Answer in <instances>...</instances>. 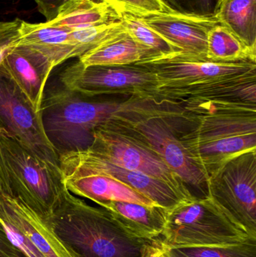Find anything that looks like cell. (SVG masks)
I'll list each match as a JSON object with an SVG mask.
<instances>
[{
	"label": "cell",
	"instance_id": "cell-1",
	"mask_svg": "<svg viewBox=\"0 0 256 257\" xmlns=\"http://www.w3.org/2000/svg\"><path fill=\"white\" fill-rule=\"evenodd\" d=\"M45 220L79 257H141L151 241L131 233L108 210L91 206L69 190Z\"/></svg>",
	"mask_w": 256,
	"mask_h": 257
},
{
	"label": "cell",
	"instance_id": "cell-2",
	"mask_svg": "<svg viewBox=\"0 0 256 257\" xmlns=\"http://www.w3.org/2000/svg\"><path fill=\"white\" fill-rule=\"evenodd\" d=\"M165 115L189 157L208 178L228 160L256 151V114L195 117L171 108Z\"/></svg>",
	"mask_w": 256,
	"mask_h": 257
},
{
	"label": "cell",
	"instance_id": "cell-3",
	"mask_svg": "<svg viewBox=\"0 0 256 257\" xmlns=\"http://www.w3.org/2000/svg\"><path fill=\"white\" fill-rule=\"evenodd\" d=\"M145 102L135 97L126 100H87L63 87L45 93L42 106L44 126L60 157L64 153L90 148L96 128Z\"/></svg>",
	"mask_w": 256,
	"mask_h": 257
},
{
	"label": "cell",
	"instance_id": "cell-4",
	"mask_svg": "<svg viewBox=\"0 0 256 257\" xmlns=\"http://www.w3.org/2000/svg\"><path fill=\"white\" fill-rule=\"evenodd\" d=\"M0 147L14 196L42 218H48L68 190L60 165L27 151L2 127Z\"/></svg>",
	"mask_w": 256,
	"mask_h": 257
},
{
	"label": "cell",
	"instance_id": "cell-5",
	"mask_svg": "<svg viewBox=\"0 0 256 257\" xmlns=\"http://www.w3.org/2000/svg\"><path fill=\"white\" fill-rule=\"evenodd\" d=\"M117 117L160 156L192 197H207L208 177L189 157L177 130L165 115L164 104L145 102Z\"/></svg>",
	"mask_w": 256,
	"mask_h": 257
},
{
	"label": "cell",
	"instance_id": "cell-6",
	"mask_svg": "<svg viewBox=\"0 0 256 257\" xmlns=\"http://www.w3.org/2000/svg\"><path fill=\"white\" fill-rule=\"evenodd\" d=\"M248 238L208 196L186 199L167 209L161 236L166 248L234 245Z\"/></svg>",
	"mask_w": 256,
	"mask_h": 257
},
{
	"label": "cell",
	"instance_id": "cell-7",
	"mask_svg": "<svg viewBox=\"0 0 256 257\" xmlns=\"http://www.w3.org/2000/svg\"><path fill=\"white\" fill-rule=\"evenodd\" d=\"M63 88L85 98L123 95L156 102L159 82L156 74L143 65L85 66L78 60L60 74Z\"/></svg>",
	"mask_w": 256,
	"mask_h": 257
},
{
	"label": "cell",
	"instance_id": "cell-8",
	"mask_svg": "<svg viewBox=\"0 0 256 257\" xmlns=\"http://www.w3.org/2000/svg\"><path fill=\"white\" fill-rule=\"evenodd\" d=\"M158 102L191 117L256 114V72L198 87L161 90Z\"/></svg>",
	"mask_w": 256,
	"mask_h": 257
},
{
	"label": "cell",
	"instance_id": "cell-9",
	"mask_svg": "<svg viewBox=\"0 0 256 257\" xmlns=\"http://www.w3.org/2000/svg\"><path fill=\"white\" fill-rule=\"evenodd\" d=\"M117 116L94 130L93 144L89 149L114 164L169 184L187 199L194 198L160 156Z\"/></svg>",
	"mask_w": 256,
	"mask_h": 257
},
{
	"label": "cell",
	"instance_id": "cell-10",
	"mask_svg": "<svg viewBox=\"0 0 256 257\" xmlns=\"http://www.w3.org/2000/svg\"><path fill=\"white\" fill-rule=\"evenodd\" d=\"M207 196L256 239V151L234 157L210 175Z\"/></svg>",
	"mask_w": 256,
	"mask_h": 257
},
{
	"label": "cell",
	"instance_id": "cell-11",
	"mask_svg": "<svg viewBox=\"0 0 256 257\" xmlns=\"http://www.w3.org/2000/svg\"><path fill=\"white\" fill-rule=\"evenodd\" d=\"M0 127L38 157L60 165L59 154L47 136L42 111H36L19 89L0 75Z\"/></svg>",
	"mask_w": 256,
	"mask_h": 257
},
{
	"label": "cell",
	"instance_id": "cell-12",
	"mask_svg": "<svg viewBox=\"0 0 256 257\" xmlns=\"http://www.w3.org/2000/svg\"><path fill=\"white\" fill-rule=\"evenodd\" d=\"M138 64L146 66L156 74L159 82V92L198 87L256 72V63L250 60L216 63L184 58L178 54Z\"/></svg>",
	"mask_w": 256,
	"mask_h": 257
},
{
	"label": "cell",
	"instance_id": "cell-13",
	"mask_svg": "<svg viewBox=\"0 0 256 257\" xmlns=\"http://www.w3.org/2000/svg\"><path fill=\"white\" fill-rule=\"evenodd\" d=\"M59 163L61 169H84L111 175L166 209L189 199L169 184L141 172L114 164L89 148L60 154Z\"/></svg>",
	"mask_w": 256,
	"mask_h": 257
},
{
	"label": "cell",
	"instance_id": "cell-14",
	"mask_svg": "<svg viewBox=\"0 0 256 257\" xmlns=\"http://www.w3.org/2000/svg\"><path fill=\"white\" fill-rule=\"evenodd\" d=\"M140 19L178 49L180 57L193 60H207V36L219 24L213 13L195 15L177 11Z\"/></svg>",
	"mask_w": 256,
	"mask_h": 257
},
{
	"label": "cell",
	"instance_id": "cell-15",
	"mask_svg": "<svg viewBox=\"0 0 256 257\" xmlns=\"http://www.w3.org/2000/svg\"><path fill=\"white\" fill-rule=\"evenodd\" d=\"M53 69L43 56L21 45L13 47L0 61V75L13 83L36 111H42Z\"/></svg>",
	"mask_w": 256,
	"mask_h": 257
},
{
	"label": "cell",
	"instance_id": "cell-16",
	"mask_svg": "<svg viewBox=\"0 0 256 257\" xmlns=\"http://www.w3.org/2000/svg\"><path fill=\"white\" fill-rule=\"evenodd\" d=\"M0 216L15 225L44 257H79L54 233L45 219L14 195L0 191Z\"/></svg>",
	"mask_w": 256,
	"mask_h": 257
},
{
	"label": "cell",
	"instance_id": "cell-17",
	"mask_svg": "<svg viewBox=\"0 0 256 257\" xmlns=\"http://www.w3.org/2000/svg\"><path fill=\"white\" fill-rule=\"evenodd\" d=\"M61 170L66 188L71 193L90 199L102 208L111 202L157 205L144 195L107 174L84 169Z\"/></svg>",
	"mask_w": 256,
	"mask_h": 257
},
{
	"label": "cell",
	"instance_id": "cell-18",
	"mask_svg": "<svg viewBox=\"0 0 256 257\" xmlns=\"http://www.w3.org/2000/svg\"><path fill=\"white\" fill-rule=\"evenodd\" d=\"M18 45L29 47L43 56L53 68L77 57L71 30L45 23L21 22Z\"/></svg>",
	"mask_w": 256,
	"mask_h": 257
},
{
	"label": "cell",
	"instance_id": "cell-19",
	"mask_svg": "<svg viewBox=\"0 0 256 257\" xmlns=\"http://www.w3.org/2000/svg\"><path fill=\"white\" fill-rule=\"evenodd\" d=\"M103 208L138 238L152 241L162 236L166 223V208L126 202H111Z\"/></svg>",
	"mask_w": 256,
	"mask_h": 257
},
{
	"label": "cell",
	"instance_id": "cell-20",
	"mask_svg": "<svg viewBox=\"0 0 256 257\" xmlns=\"http://www.w3.org/2000/svg\"><path fill=\"white\" fill-rule=\"evenodd\" d=\"M155 55L125 30L79 57L84 66H125L148 61Z\"/></svg>",
	"mask_w": 256,
	"mask_h": 257
},
{
	"label": "cell",
	"instance_id": "cell-21",
	"mask_svg": "<svg viewBox=\"0 0 256 257\" xmlns=\"http://www.w3.org/2000/svg\"><path fill=\"white\" fill-rule=\"evenodd\" d=\"M213 14L219 24L256 53V0H216Z\"/></svg>",
	"mask_w": 256,
	"mask_h": 257
},
{
	"label": "cell",
	"instance_id": "cell-22",
	"mask_svg": "<svg viewBox=\"0 0 256 257\" xmlns=\"http://www.w3.org/2000/svg\"><path fill=\"white\" fill-rule=\"evenodd\" d=\"M117 21H120L119 15L104 2L67 0L59 9L56 18L46 23L54 27L77 30Z\"/></svg>",
	"mask_w": 256,
	"mask_h": 257
},
{
	"label": "cell",
	"instance_id": "cell-23",
	"mask_svg": "<svg viewBox=\"0 0 256 257\" xmlns=\"http://www.w3.org/2000/svg\"><path fill=\"white\" fill-rule=\"evenodd\" d=\"M207 60L216 63H234L250 60L256 63V53L252 52L226 27L215 26L207 36Z\"/></svg>",
	"mask_w": 256,
	"mask_h": 257
},
{
	"label": "cell",
	"instance_id": "cell-24",
	"mask_svg": "<svg viewBox=\"0 0 256 257\" xmlns=\"http://www.w3.org/2000/svg\"><path fill=\"white\" fill-rule=\"evenodd\" d=\"M125 30L138 43L150 49L154 54L153 59L180 54V51L171 45L160 35L147 27L140 18L129 15H120ZM153 60V59H152Z\"/></svg>",
	"mask_w": 256,
	"mask_h": 257
},
{
	"label": "cell",
	"instance_id": "cell-25",
	"mask_svg": "<svg viewBox=\"0 0 256 257\" xmlns=\"http://www.w3.org/2000/svg\"><path fill=\"white\" fill-rule=\"evenodd\" d=\"M125 30L124 26L120 20L109 24L71 30L72 41L76 48L77 57L79 58L90 50Z\"/></svg>",
	"mask_w": 256,
	"mask_h": 257
},
{
	"label": "cell",
	"instance_id": "cell-26",
	"mask_svg": "<svg viewBox=\"0 0 256 257\" xmlns=\"http://www.w3.org/2000/svg\"><path fill=\"white\" fill-rule=\"evenodd\" d=\"M166 248V247H165ZM169 257H256V239L234 245L166 248Z\"/></svg>",
	"mask_w": 256,
	"mask_h": 257
},
{
	"label": "cell",
	"instance_id": "cell-27",
	"mask_svg": "<svg viewBox=\"0 0 256 257\" xmlns=\"http://www.w3.org/2000/svg\"><path fill=\"white\" fill-rule=\"evenodd\" d=\"M21 22L22 20L0 22V61L13 47L18 45L21 39ZM0 191L13 195L9 173L6 169V162L0 147Z\"/></svg>",
	"mask_w": 256,
	"mask_h": 257
},
{
	"label": "cell",
	"instance_id": "cell-28",
	"mask_svg": "<svg viewBox=\"0 0 256 257\" xmlns=\"http://www.w3.org/2000/svg\"><path fill=\"white\" fill-rule=\"evenodd\" d=\"M106 3L118 15L143 18L174 12L164 0H99Z\"/></svg>",
	"mask_w": 256,
	"mask_h": 257
},
{
	"label": "cell",
	"instance_id": "cell-29",
	"mask_svg": "<svg viewBox=\"0 0 256 257\" xmlns=\"http://www.w3.org/2000/svg\"><path fill=\"white\" fill-rule=\"evenodd\" d=\"M173 10L182 13L209 15L213 13V0H164Z\"/></svg>",
	"mask_w": 256,
	"mask_h": 257
},
{
	"label": "cell",
	"instance_id": "cell-30",
	"mask_svg": "<svg viewBox=\"0 0 256 257\" xmlns=\"http://www.w3.org/2000/svg\"><path fill=\"white\" fill-rule=\"evenodd\" d=\"M67 0H36L39 12L46 18V21H52L57 16L59 9Z\"/></svg>",
	"mask_w": 256,
	"mask_h": 257
},
{
	"label": "cell",
	"instance_id": "cell-31",
	"mask_svg": "<svg viewBox=\"0 0 256 257\" xmlns=\"http://www.w3.org/2000/svg\"><path fill=\"white\" fill-rule=\"evenodd\" d=\"M21 253L11 242L0 224V257H20Z\"/></svg>",
	"mask_w": 256,
	"mask_h": 257
},
{
	"label": "cell",
	"instance_id": "cell-32",
	"mask_svg": "<svg viewBox=\"0 0 256 257\" xmlns=\"http://www.w3.org/2000/svg\"><path fill=\"white\" fill-rule=\"evenodd\" d=\"M165 247L161 238L150 241L144 247L141 257H161Z\"/></svg>",
	"mask_w": 256,
	"mask_h": 257
},
{
	"label": "cell",
	"instance_id": "cell-33",
	"mask_svg": "<svg viewBox=\"0 0 256 257\" xmlns=\"http://www.w3.org/2000/svg\"><path fill=\"white\" fill-rule=\"evenodd\" d=\"M161 257H169L168 254V252H167L166 248H165V251L162 253V256Z\"/></svg>",
	"mask_w": 256,
	"mask_h": 257
}]
</instances>
